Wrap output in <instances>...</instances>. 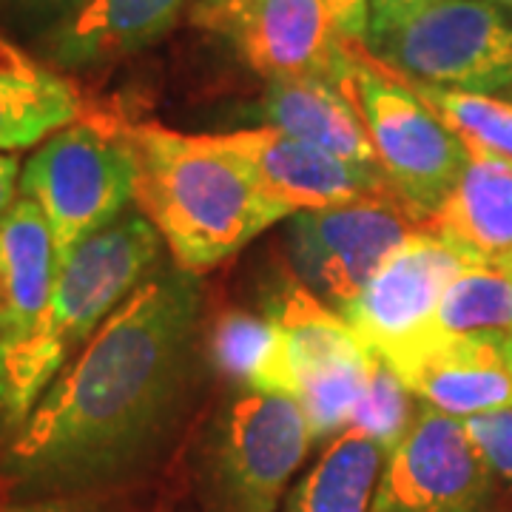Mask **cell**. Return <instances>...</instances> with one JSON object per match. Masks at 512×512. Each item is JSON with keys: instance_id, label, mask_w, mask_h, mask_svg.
<instances>
[{"instance_id": "1", "label": "cell", "mask_w": 512, "mask_h": 512, "mask_svg": "<svg viewBox=\"0 0 512 512\" xmlns=\"http://www.w3.org/2000/svg\"><path fill=\"white\" fill-rule=\"evenodd\" d=\"M200 293L157 268L40 396L0 453L6 495H83L134 476L183 404Z\"/></svg>"}, {"instance_id": "2", "label": "cell", "mask_w": 512, "mask_h": 512, "mask_svg": "<svg viewBox=\"0 0 512 512\" xmlns=\"http://www.w3.org/2000/svg\"><path fill=\"white\" fill-rule=\"evenodd\" d=\"M126 134L134 154V205L185 274L214 271L293 217L251 165L208 134L128 120Z\"/></svg>"}, {"instance_id": "3", "label": "cell", "mask_w": 512, "mask_h": 512, "mask_svg": "<svg viewBox=\"0 0 512 512\" xmlns=\"http://www.w3.org/2000/svg\"><path fill=\"white\" fill-rule=\"evenodd\" d=\"M163 239L131 208L57 271L43 313L0 345V433L9 441L111 313L160 268Z\"/></svg>"}, {"instance_id": "4", "label": "cell", "mask_w": 512, "mask_h": 512, "mask_svg": "<svg viewBox=\"0 0 512 512\" xmlns=\"http://www.w3.org/2000/svg\"><path fill=\"white\" fill-rule=\"evenodd\" d=\"M18 194L46 217L60 271L83 242L131 211L134 154L126 120L111 111H83L20 165Z\"/></svg>"}, {"instance_id": "5", "label": "cell", "mask_w": 512, "mask_h": 512, "mask_svg": "<svg viewBox=\"0 0 512 512\" xmlns=\"http://www.w3.org/2000/svg\"><path fill=\"white\" fill-rule=\"evenodd\" d=\"M333 83L365 123L384 180L424 228L467 171V148L365 43L342 40Z\"/></svg>"}, {"instance_id": "6", "label": "cell", "mask_w": 512, "mask_h": 512, "mask_svg": "<svg viewBox=\"0 0 512 512\" xmlns=\"http://www.w3.org/2000/svg\"><path fill=\"white\" fill-rule=\"evenodd\" d=\"M313 441L311 421L296 399L239 390L208 439L205 512H276Z\"/></svg>"}, {"instance_id": "7", "label": "cell", "mask_w": 512, "mask_h": 512, "mask_svg": "<svg viewBox=\"0 0 512 512\" xmlns=\"http://www.w3.org/2000/svg\"><path fill=\"white\" fill-rule=\"evenodd\" d=\"M370 43L419 83L481 94L512 86V20L490 0H430Z\"/></svg>"}, {"instance_id": "8", "label": "cell", "mask_w": 512, "mask_h": 512, "mask_svg": "<svg viewBox=\"0 0 512 512\" xmlns=\"http://www.w3.org/2000/svg\"><path fill=\"white\" fill-rule=\"evenodd\" d=\"M265 316L285 336L296 382L293 399L305 410L316 439H333L353 424L373 365V348L299 276L276 282L265 302Z\"/></svg>"}, {"instance_id": "9", "label": "cell", "mask_w": 512, "mask_h": 512, "mask_svg": "<svg viewBox=\"0 0 512 512\" xmlns=\"http://www.w3.org/2000/svg\"><path fill=\"white\" fill-rule=\"evenodd\" d=\"M416 231L419 217L396 194L302 211L288 228L293 271L330 308L342 311Z\"/></svg>"}, {"instance_id": "10", "label": "cell", "mask_w": 512, "mask_h": 512, "mask_svg": "<svg viewBox=\"0 0 512 512\" xmlns=\"http://www.w3.org/2000/svg\"><path fill=\"white\" fill-rule=\"evenodd\" d=\"M495 484L464 421L419 404L384 456L373 512H493Z\"/></svg>"}, {"instance_id": "11", "label": "cell", "mask_w": 512, "mask_h": 512, "mask_svg": "<svg viewBox=\"0 0 512 512\" xmlns=\"http://www.w3.org/2000/svg\"><path fill=\"white\" fill-rule=\"evenodd\" d=\"M194 23L228 37L265 80H333L342 66V37L322 0H200Z\"/></svg>"}, {"instance_id": "12", "label": "cell", "mask_w": 512, "mask_h": 512, "mask_svg": "<svg viewBox=\"0 0 512 512\" xmlns=\"http://www.w3.org/2000/svg\"><path fill=\"white\" fill-rule=\"evenodd\" d=\"M464 265L467 259L421 228L339 313L376 353L399 348L433 322L441 296Z\"/></svg>"}, {"instance_id": "13", "label": "cell", "mask_w": 512, "mask_h": 512, "mask_svg": "<svg viewBox=\"0 0 512 512\" xmlns=\"http://www.w3.org/2000/svg\"><path fill=\"white\" fill-rule=\"evenodd\" d=\"M379 356L421 404L456 419L512 404V348L504 345L424 328Z\"/></svg>"}, {"instance_id": "14", "label": "cell", "mask_w": 512, "mask_h": 512, "mask_svg": "<svg viewBox=\"0 0 512 512\" xmlns=\"http://www.w3.org/2000/svg\"><path fill=\"white\" fill-rule=\"evenodd\" d=\"M208 137L239 157L242 163L251 165L259 183L293 217L302 211H322L342 202L396 194L379 171L348 163L325 148L296 140L279 128H242V131L208 134Z\"/></svg>"}, {"instance_id": "15", "label": "cell", "mask_w": 512, "mask_h": 512, "mask_svg": "<svg viewBox=\"0 0 512 512\" xmlns=\"http://www.w3.org/2000/svg\"><path fill=\"white\" fill-rule=\"evenodd\" d=\"M185 0H89L52 26L46 49L63 69H94L137 55L171 32Z\"/></svg>"}, {"instance_id": "16", "label": "cell", "mask_w": 512, "mask_h": 512, "mask_svg": "<svg viewBox=\"0 0 512 512\" xmlns=\"http://www.w3.org/2000/svg\"><path fill=\"white\" fill-rule=\"evenodd\" d=\"M424 231L447 242L476 265H512V163L473 160L450 197L424 222Z\"/></svg>"}, {"instance_id": "17", "label": "cell", "mask_w": 512, "mask_h": 512, "mask_svg": "<svg viewBox=\"0 0 512 512\" xmlns=\"http://www.w3.org/2000/svg\"><path fill=\"white\" fill-rule=\"evenodd\" d=\"M262 117L268 126L279 128L296 140L325 148L353 165L379 171L365 123L330 77L268 80L262 97Z\"/></svg>"}, {"instance_id": "18", "label": "cell", "mask_w": 512, "mask_h": 512, "mask_svg": "<svg viewBox=\"0 0 512 512\" xmlns=\"http://www.w3.org/2000/svg\"><path fill=\"white\" fill-rule=\"evenodd\" d=\"M83 114V97L69 77L26 55L0 35V151L15 154Z\"/></svg>"}, {"instance_id": "19", "label": "cell", "mask_w": 512, "mask_h": 512, "mask_svg": "<svg viewBox=\"0 0 512 512\" xmlns=\"http://www.w3.org/2000/svg\"><path fill=\"white\" fill-rule=\"evenodd\" d=\"M55 279V242L46 217L18 194L0 217V345L43 313Z\"/></svg>"}, {"instance_id": "20", "label": "cell", "mask_w": 512, "mask_h": 512, "mask_svg": "<svg viewBox=\"0 0 512 512\" xmlns=\"http://www.w3.org/2000/svg\"><path fill=\"white\" fill-rule=\"evenodd\" d=\"M384 456L379 441L350 424L293 484L282 512H373Z\"/></svg>"}, {"instance_id": "21", "label": "cell", "mask_w": 512, "mask_h": 512, "mask_svg": "<svg viewBox=\"0 0 512 512\" xmlns=\"http://www.w3.org/2000/svg\"><path fill=\"white\" fill-rule=\"evenodd\" d=\"M211 356L239 390L256 393H296L291 356L282 330L265 313L231 311L222 316L211 333Z\"/></svg>"}, {"instance_id": "22", "label": "cell", "mask_w": 512, "mask_h": 512, "mask_svg": "<svg viewBox=\"0 0 512 512\" xmlns=\"http://www.w3.org/2000/svg\"><path fill=\"white\" fill-rule=\"evenodd\" d=\"M444 336L484 339L512 348V271L467 262L441 296L433 322Z\"/></svg>"}, {"instance_id": "23", "label": "cell", "mask_w": 512, "mask_h": 512, "mask_svg": "<svg viewBox=\"0 0 512 512\" xmlns=\"http://www.w3.org/2000/svg\"><path fill=\"white\" fill-rule=\"evenodd\" d=\"M387 66V63H384ZM399 74V72H396ZM407 89L458 137L473 160L512 163V103L493 94L441 89L399 74Z\"/></svg>"}, {"instance_id": "24", "label": "cell", "mask_w": 512, "mask_h": 512, "mask_svg": "<svg viewBox=\"0 0 512 512\" xmlns=\"http://www.w3.org/2000/svg\"><path fill=\"white\" fill-rule=\"evenodd\" d=\"M413 399L416 396L404 387L402 379L393 373V367L379 353H373V365L367 373L362 402L353 416V427H362L384 450H390L416 416Z\"/></svg>"}, {"instance_id": "25", "label": "cell", "mask_w": 512, "mask_h": 512, "mask_svg": "<svg viewBox=\"0 0 512 512\" xmlns=\"http://www.w3.org/2000/svg\"><path fill=\"white\" fill-rule=\"evenodd\" d=\"M461 421L495 478L512 487V404Z\"/></svg>"}, {"instance_id": "26", "label": "cell", "mask_w": 512, "mask_h": 512, "mask_svg": "<svg viewBox=\"0 0 512 512\" xmlns=\"http://www.w3.org/2000/svg\"><path fill=\"white\" fill-rule=\"evenodd\" d=\"M336 35L350 43L370 40V0H322Z\"/></svg>"}, {"instance_id": "27", "label": "cell", "mask_w": 512, "mask_h": 512, "mask_svg": "<svg viewBox=\"0 0 512 512\" xmlns=\"http://www.w3.org/2000/svg\"><path fill=\"white\" fill-rule=\"evenodd\" d=\"M430 0H370V40L410 18Z\"/></svg>"}, {"instance_id": "28", "label": "cell", "mask_w": 512, "mask_h": 512, "mask_svg": "<svg viewBox=\"0 0 512 512\" xmlns=\"http://www.w3.org/2000/svg\"><path fill=\"white\" fill-rule=\"evenodd\" d=\"M18 9L23 18L43 20V23H55L60 26L63 20L77 15L89 0H9Z\"/></svg>"}, {"instance_id": "29", "label": "cell", "mask_w": 512, "mask_h": 512, "mask_svg": "<svg viewBox=\"0 0 512 512\" xmlns=\"http://www.w3.org/2000/svg\"><path fill=\"white\" fill-rule=\"evenodd\" d=\"M0 512H92L80 498L63 495H40V498H18L6 495L0 498Z\"/></svg>"}, {"instance_id": "30", "label": "cell", "mask_w": 512, "mask_h": 512, "mask_svg": "<svg viewBox=\"0 0 512 512\" xmlns=\"http://www.w3.org/2000/svg\"><path fill=\"white\" fill-rule=\"evenodd\" d=\"M18 183H20V163L15 154H3L0 151V217L3 211L18 200Z\"/></svg>"}, {"instance_id": "31", "label": "cell", "mask_w": 512, "mask_h": 512, "mask_svg": "<svg viewBox=\"0 0 512 512\" xmlns=\"http://www.w3.org/2000/svg\"><path fill=\"white\" fill-rule=\"evenodd\" d=\"M490 3H495V6H501L504 12H512V0H490Z\"/></svg>"}, {"instance_id": "32", "label": "cell", "mask_w": 512, "mask_h": 512, "mask_svg": "<svg viewBox=\"0 0 512 512\" xmlns=\"http://www.w3.org/2000/svg\"><path fill=\"white\" fill-rule=\"evenodd\" d=\"M510 271H512V265H510Z\"/></svg>"}]
</instances>
